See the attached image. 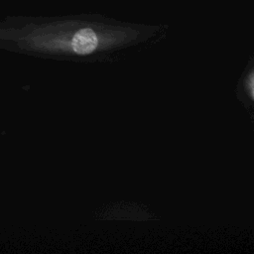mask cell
Here are the masks:
<instances>
[{
	"instance_id": "cell-1",
	"label": "cell",
	"mask_w": 254,
	"mask_h": 254,
	"mask_svg": "<svg viewBox=\"0 0 254 254\" xmlns=\"http://www.w3.org/2000/svg\"><path fill=\"white\" fill-rule=\"evenodd\" d=\"M247 89L250 96L254 99V70L251 72L249 78L247 79Z\"/></svg>"
}]
</instances>
